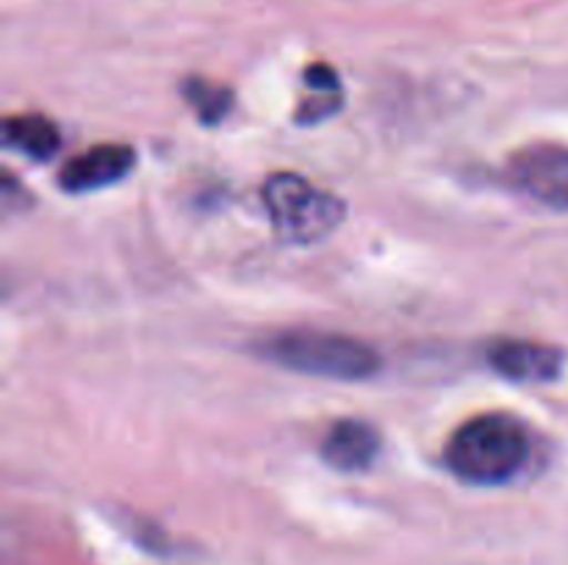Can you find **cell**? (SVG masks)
<instances>
[{
  "instance_id": "obj_1",
  "label": "cell",
  "mask_w": 568,
  "mask_h": 565,
  "mask_svg": "<svg viewBox=\"0 0 568 565\" xmlns=\"http://www.w3.org/2000/svg\"><path fill=\"white\" fill-rule=\"evenodd\" d=\"M530 458L527 427L510 413H483L464 421L444 449L455 476L475 485H499L519 474Z\"/></svg>"
},
{
  "instance_id": "obj_2",
  "label": "cell",
  "mask_w": 568,
  "mask_h": 565,
  "mask_svg": "<svg viewBox=\"0 0 568 565\" xmlns=\"http://www.w3.org/2000/svg\"><path fill=\"white\" fill-rule=\"evenodd\" d=\"M255 352L270 363L327 380H366L381 369V355L361 338L331 330H281L261 338Z\"/></svg>"
},
{
  "instance_id": "obj_3",
  "label": "cell",
  "mask_w": 568,
  "mask_h": 565,
  "mask_svg": "<svg viewBox=\"0 0 568 565\" xmlns=\"http://www.w3.org/2000/svg\"><path fill=\"white\" fill-rule=\"evenodd\" d=\"M264 205L275 230L292 244L322 242L344 219V203L336 194L314 186L294 172H275L266 177Z\"/></svg>"
},
{
  "instance_id": "obj_4",
  "label": "cell",
  "mask_w": 568,
  "mask_h": 565,
  "mask_svg": "<svg viewBox=\"0 0 568 565\" xmlns=\"http://www.w3.org/2000/svg\"><path fill=\"white\" fill-rule=\"evenodd\" d=\"M510 181L549 208L568 210V150L532 144L510 158Z\"/></svg>"
},
{
  "instance_id": "obj_5",
  "label": "cell",
  "mask_w": 568,
  "mask_h": 565,
  "mask_svg": "<svg viewBox=\"0 0 568 565\" xmlns=\"http://www.w3.org/2000/svg\"><path fill=\"white\" fill-rule=\"evenodd\" d=\"M133 164H136V153L128 144H98L67 161L59 183L72 194L94 192V188L122 181L133 170Z\"/></svg>"
},
{
  "instance_id": "obj_6",
  "label": "cell",
  "mask_w": 568,
  "mask_h": 565,
  "mask_svg": "<svg viewBox=\"0 0 568 565\" xmlns=\"http://www.w3.org/2000/svg\"><path fill=\"white\" fill-rule=\"evenodd\" d=\"M488 363L516 382H547L564 369V352L547 343L505 338L488 347Z\"/></svg>"
},
{
  "instance_id": "obj_7",
  "label": "cell",
  "mask_w": 568,
  "mask_h": 565,
  "mask_svg": "<svg viewBox=\"0 0 568 565\" xmlns=\"http://www.w3.org/2000/svg\"><path fill=\"white\" fill-rule=\"evenodd\" d=\"M377 432L369 424L355 419H344L331 427L322 443V458L338 471H364L377 458Z\"/></svg>"
},
{
  "instance_id": "obj_8",
  "label": "cell",
  "mask_w": 568,
  "mask_h": 565,
  "mask_svg": "<svg viewBox=\"0 0 568 565\" xmlns=\"http://www.w3.org/2000/svg\"><path fill=\"white\" fill-rule=\"evenodd\" d=\"M3 136L6 144L22 150V153L31 155V158H50L61 144L59 127H55L48 116L39 114L9 116V120L3 122Z\"/></svg>"
},
{
  "instance_id": "obj_9",
  "label": "cell",
  "mask_w": 568,
  "mask_h": 565,
  "mask_svg": "<svg viewBox=\"0 0 568 565\" xmlns=\"http://www.w3.org/2000/svg\"><path fill=\"white\" fill-rule=\"evenodd\" d=\"M186 100L189 103L197 109L200 120L209 122V125H214V122H220L222 116L231 111V103H233V94L231 89L225 86H216V83H209V81H186Z\"/></svg>"
},
{
  "instance_id": "obj_10",
  "label": "cell",
  "mask_w": 568,
  "mask_h": 565,
  "mask_svg": "<svg viewBox=\"0 0 568 565\" xmlns=\"http://www.w3.org/2000/svg\"><path fill=\"white\" fill-rule=\"evenodd\" d=\"M305 81L314 89H338V75L325 64H314L305 72Z\"/></svg>"
}]
</instances>
